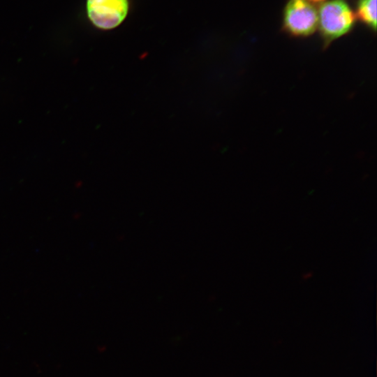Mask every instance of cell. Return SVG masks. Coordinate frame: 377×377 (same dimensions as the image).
<instances>
[{"label":"cell","instance_id":"obj_3","mask_svg":"<svg viewBox=\"0 0 377 377\" xmlns=\"http://www.w3.org/2000/svg\"><path fill=\"white\" fill-rule=\"evenodd\" d=\"M87 11L96 27L108 30L115 28L125 19L128 11V0H87Z\"/></svg>","mask_w":377,"mask_h":377},{"label":"cell","instance_id":"obj_5","mask_svg":"<svg viewBox=\"0 0 377 377\" xmlns=\"http://www.w3.org/2000/svg\"><path fill=\"white\" fill-rule=\"evenodd\" d=\"M310 1H325V0H309Z\"/></svg>","mask_w":377,"mask_h":377},{"label":"cell","instance_id":"obj_1","mask_svg":"<svg viewBox=\"0 0 377 377\" xmlns=\"http://www.w3.org/2000/svg\"><path fill=\"white\" fill-rule=\"evenodd\" d=\"M355 21V15L346 0H330L318 9V28L326 45L348 33Z\"/></svg>","mask_w":377,"mask_h":377},{"label":"cell","instance_id":"obj_4","mask_svg":"<svg viewBox=\"0 0 377 377\" xmlns=\"http://www.w3.org/2000/svg\"><path fill=\"white\" fill-rule=\"evenodd\" d=\"M358 17L373 31L376 29V0H359L357 5Z\"/></svg>","mask_w":377,"mask_h":377},{"label":"cell","instance_id":"obj_2","mask_svg":"<svg viewBox=\"0 0 377 377\" xmlns=\"http://www.w3.org/2000/svg\"><path fill=\"white\" fill-rule=\"evenodd\" d=\"M283 24L295 36H308L318 28V9L309 0H289L283 10Z\"/></svg>","mask_w":377,"mask_h":377}]
</instances>
